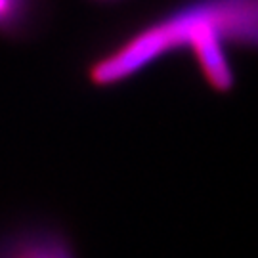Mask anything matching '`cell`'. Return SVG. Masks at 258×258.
<instances>
[{"instance_id":"obj_2","label":"cell","mask_w":258,"mask_h":258,"mask_svg":"<svg viewBox=\"0 0 258 258\" xmlns=\"http://www.w3.org/2000/svg\"><path fill=\"white\" fill-rule=\"evenodd\" d=\"M0 258H77L69 239L55 228L29 226L0 237Z\"/></svg>"},{"instance_id":"obj_3","label":"cell","mask_w":258,"mask_h":258,"mask_svg":"<svg viewBox=\"0 0 258 258\" xmlns=\"http://www.w3.org/2000/svg\"><path fill=\"white\" fill-rule=\"evenodd\" d=\"M44 10V0H0V38L19 42L31 37Z\"/></svg>"},{"instance_id":"obj_4","label":"cell","mask_w":258,"mask_h":258,"mask_svg":"<svg viewBox=\"0 0 258 258\" xmlns=\"http://www.w3.org/2000/svg\"><path fill=\"white\" fill-rule=\"evenodd\" d=\"M94 4H117V2H122V0H90Z\"/></svg>"},{"instance_id":"obj_1","label":"cell","mask_w":258,"mask_h":258,"mask_svg":"<svg viewBox=\"0 0 258 258\" xmlns=\"http://www.w3.org/2000/svg\"><path fill=\"white\" fill-rule=\"evenodd\" d=\"M258 0H180L132 29L88 61L94 88H113L178 52L191 55L203 83L216 94L235 88L233 50H256Z\"/></svg>"}]
</instances>
